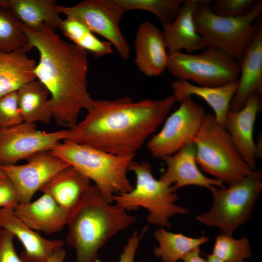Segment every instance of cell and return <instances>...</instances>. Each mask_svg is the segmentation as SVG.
I'll use <instances>...</instances> for the list:
<instances>
[{
    "label": "cell",
    "instance_id": "6da1fadb",
    "mask_svg": "<svg viewBox=\"0 0 262 262\" xmlns=\"http://www.w3.org/2000/svg\"><path fill=\"white\" fill-rule=\"evenodd\" d=\"M175 102L172 95L137 101L128 96L94 99L84 118L66 130L63 141L116 155H135L164 121Z\"/></svg>",
    "mask_w": 262,
    "mask_h": 262
},
{
    "label": "cell",
    "instance_id": "7a4b0ae2",
    "mask_svg": "<svg viewBox=\"0 0 262 262\" xmlns=\"http://www.w3.org/2000/svg\"><path fill=\"white\" fill-rule=\"evenodd\" d=\"M20 24L28 40L26 51L34 48L39 54L33 72L51 96L52 117L58 125L71 128L81 111H88L94 102L87 87V51L46 25L34 29Z\"/></svg>",
    "mask_w": 262,
    "mask_h": 262
},
{
    "label": "cell",
    "instance_id": "3957f363",
    "mask_svg": "<svg viewBox=\"0 0 262 262\" xmlns=\"http://www.w3.org/2000/svg\"><path fill=\"white\" fill-rule=\"evenodd\" d=\"M136 219L118 205L108 202L95 185H90L67 224L66 242L75 250L76 262H98L99 250Z\"/></svg>",
    "mask_w": 262,
    "mask_h": 262
},
{
    "label": "cell",
    "instance_id": "277c9868",
    "mask_svg": "<svg viewBox=\"0 0 262 262\" xmlns=\"http://www.w3.org/2000/svg\"><path fill=\"white\" fill-rule=\"evenodd\" d=\"M49 151L92 180L110 203L113 202L114 196L133 188L127 172L135 155H114L68 141L59 142Z\"/></svg>",
    "mask_w": 262,
    "mask_h": 262
},
{
    "label": "cell",
    "instance_id": "5b68a950",
    "mask_svg": "<svg viewBox=\"0 0 262 262\" xmlns=\"http://www.w3.org/2000/svg\"><path fill=\"white\" fill-rule=\"evenodd\" d=\"M193 143L197 165L223 183L233 184L253 170L244 161L229 132L213 114H205Z\"/></svg>",
    "mask_w": 262,
    "mask_h": 262
},
{
    "label": "cell",
    "instance_id": "8992f818",
    "mask_svg": "<svg viewBox=\"0 0 262 262\" xmlns=\"http://www.w3.org/2000/svg\"><path fill=\"white\" fill-rule=\"evenodd\" d=\"M211 0H200L194 14L198 33L207 46L221 49L238 63L255 38L259 25L254 22L262 12V1L259 0L246 15L240 17L220 16L211 8Z\"/></svg>",
    "mask_w": 262,
    "mask_h": 262
},
{
    "label": "cell",
    "instance_id": "52a82bcc",
    "mask_svg": "<svg viewBox=\"0 0 262 262\" xmlns=\"http://www.w3.org/2000/svg\"><path fill=\"white\" fill-rule=\"evenodd\" d=\"M129 170L135 175V187L128 192L114 196L113 202L127 211L145 208L148 213L147 222L162 227H170V217L188 213V209L175 203L179 196L172 186L153 177L149 162L133 160Z\"/></svg>",
    "mask_w": 262,
    "mask_h": 262
},
{
    "label": "cell",
    "instance_id": "ba28073f",
    "mask_svg": "<svg viewBox=\"0 0 262 262\" xmlns=\"http://www.w3.org/2000/svg\"><path fill=\"white\" fill-rule=\"evenodd\" d=\"M262 191V171L255 169L228 187L213 189L212 207L196 218L207 226L217 228L221 234L232 236L236 229L251 216Z\"/></svg>",
    "mask_w": 262,
    "mask_h": 262
},
{
    "label": "cell",
    "instance_id": "9c48e42d",
    "mask_svg": "<svg viewBox=\"0 0 262 262\" xmlns=\"http://www.w3.org/2000/svg\"><path fill=\"white\" fill-rule=\"evenodd\" d=\"M166 69L176 80L205 87H217L238 81L239 63L217 47L207 46L197 53L169 54Z\"/></svg>",
    "mask_w": 262,
    "mask_h": 262
},
{
    "label": "cell",
    "instance_id": "30bf717a",
    "mask_svg": "<svg viewBox=\"0 0 262 262\" xmlns=\"http://www.w3.org/2000/svg\"><path fill=\"white\" fill-rule=\"evenodd\" d=\"M205 114L203 107L191 97L183 99L167 116L161 130L147 141V147L152 156L162 160L193 143Z\"/></svg>",
    "mask_w": 262,
    "mask_h": 262
},
{
    "label": "cell",
    "instance_id": "8fae6325",
    "mask_svg": "<svg viewBox=\"0 0 262 262\" xmlns=\"http://www.w3.org/2000/svg\"><path fill=\"white\" fill-rule=\"evenodd\" d=\"M58 10L106 39L124 59L129 57V45L120 28L125 11L114 0H84L72 6L58 5Z\"/></svg>",
    "mask_w": 262,
    "mask_h": 262
},
{
    "label": "cell",
    "instance_id": "7c38bea8",
    "mask_svg": "<svg viewBox=\"0 0 262 262\" xmlns=\"http://www.w3.org/2000/svg\"><path fill=\"white\" fill-rule=\"evenodd\" d=\"M66 130L47 132L35 123L23 122L0 128V164L13 165L42 151H49L63 141Z\"/></svg>",
    "mask_w": 262,
    "mask_h": 262
},
{
    "label": "cell",
    "instance_id": "4fadbf2b",
    "mask_svg": "<svg viewBox=\"0 0 262 262\" xmlns=\"http://www.w3.org/2000/svg\"><path fill=\"white\" fill-rule=\"evenodd\" d=\"M21 165L0 164V168L14 185L20 203L31 201L41 187L56 174L71 166L49 151L36 153Z\"/></svg>",
    "mask_w": 262,
    "mask_h": 262
},
{
    "label": "cell",
    "instance_id": "5bb4252c",
    "mask_svg": "<svg viewBox=\"0 0 262 262\" xmlns=\"http://www.w3.org/2000/svg\"><path fill=\"white\" fill-rule=\"evenodd\" d=\"M262 105V96L253 95L240 110L234 111L229 109L224 122V127L244 161L252 170L256 169L257 159L254 128Z\"/></svg>",
    "mask_w": 262,
    "mask_h": 262
},
{
    "label": "cell",
    "instance_id": "9a60e30c",
    "mask_svg": "<svg viewBox=\"0 0 262 262\" xmlns=\"http://www.w3.org/2000/svg\"><path fill=\"white\" fill-rule=\"evenodd\" d=\"M134 63L147 76H158L166 69L169 54L163 31L146 21L139 26L134 41Z\"/></svg>",
    "mask_w": 262,
    "mask_h": 262
},
{
    "label": "cell",
    "instance_id": "2e32d148",
    "mask_svg": "<svg viewBox=\"0 0 262 262\" xmlns=\"http://www.w3.org/2000/svg\"><path fill=\"white\" fill-rule=\"evenodd\" d=\"M162 160L166 164L167 168L159 179L172 186L176 191L189 185L203 187L210 191L216 187H225L221 181L206 177L199 169L193 143Z\"/></svg>",
    "mask_w": 262,
    "mask_h": 262
},
{
    "label": "cell",
    "instance_id": "e0dca14e",
    "mask_svg": "<svg viewBox=\"0 0 262 262\" xmlns=\"http://www.w3.org/2000/svg\"><path fill=\"white\" fill-rule=\"evenodd\" d=\"M240 75L229 109L237 111L254 95L262 94V26L239 62Z\"/></svg>",
    "mask_w": 262,
    "mask_h": 262
},
{
    "label": "cell",
    "instance_id": "ac0fdd59",
    "mask_svg": "<svg viewBox=\"0 0 262 262\" xmlns=\"http://www.w3.org/2000/svg\"><path fill=\"white\" fill-rule=\"evenodd\" d=\"M0 229L11 232L22 244L19 256L22 262H47L57 248L64 246L60 240H49L30 228L15 214L12 209L0 208Z\"/></svg>",
    "mask_w": 262,
    "mask_h": 262
},
{
    "label": "cell",
    "instance_id": "d6986e66",
    "mask_svg": "<svg viewBox=\"0 0 262 262\" xmlns=\"http://www.w3.org/2000/svg\"><path fill=\"white\" fill-rule=\"evenodd\" d=\"M13 210L30 228L46 234L61 230L67 225L70 215L51 196L45 193L33 201L20 203Z\"/></svg>",
    "mask_w": 262,
    "mask_h": 262
},
{
    "label": "cell",
    "instance_id": "ffe728a7",
    "mask_svg": "<svg viewBox=\"0 0 262 262\" xmlns=\"http://www.w3.org/2000/svg\"><path fill=\"white\" fill-rule=\"evenodd\" d=\"M200 0H184L175 19L162 25L168 54L182 51L192 52L206 47L198 33L194 20V12Z\"/></svg>",
    "mask_w": 262,
    "mask_h": 262
},
{
    "label": "cell",
    "instance_id": "44dd1931",
    "mask_svg": "<svg viewBox=\"0 0 262 262\" xmlns=\"http://www.w3.org/2000/svg\"><path fill=\"white\" fill-rule=\"evenodd\" d=\"M90 180L72 166L61 170L40 189L70 213L77 207L90 186Z\"/></svg>",
    "mask_w": 262,
    "mask_h": 262
},
{
    "label": "cell",
    "instance_id": "7402d4cb",
    "mask_svg": "<svg viewBox=\"0 0 262 262\" xmlns=\"http://www.w3.org/2000/svg\"><path fill=\"white\" fill-rule=\"evenodd\" d=\"M176 102L193 95L203 99L214 111L217 121L224 126L226 115L235 93L237 82L217 87L200 86L185 80L171 82Z\"/></svg>",
    "mask_w": 262,
    "mask_h": 262
},
{
    "label": "cell",
    "instance_id": "603a6c76",
    "mask_svg": "<svg viewBox=\"0 0 262 262\" xmlns=\"http://www.w3.org/2000/svg\"><path fill=\"white\" fill-rule=\"evenodd\" d=\"M36 65L35 60L29 58L24 49L0 50V98L35 80Z\"/></svg>",
    "mask_w": 262,
    "mask_h": 262
},
{
    "label": "cell",
    "instance_id": "cb8c5ba5",
    "mask_svg": "<svg viewBox=\"0 0 262 262\" xmlns=\"http://www.w3.org/2000/svg\"><path fill=\"white\" fill-rule=\"evenodd\" d=\"M8 9L19 23L36 29L46 25L54 31L62 19L54 0H8Z\"/></svg>",
    "mask_w": 262,
    "mask_h": 262
},
{
    "label": "cell",
    "instance_id": "d4e9b609",
    "mask_svg": "<svg viewBox=\"0 0 262 262\" xmlns=\"http://www.w3.org/2000/svg\"><path fill=\"white\" fill-rule=\"evenodd\" d=\"M17 94L23 122H50L52 118L48 98L50 94L42 83L36 80L29 82L17 91Z\"/></svg>",
    "mask_w": 262,
    "mask_h": 262
},
{
    "label": "cell",
    "instance_id": "484cf974",
    "mask_svg": "<svg viewBox=\"0 0 262 262\" xmlns=\"http://www.w3.org/2000/svg\"><path fill=\"white\" fill-rule=\"evenodd\" d=\"M154 235L159 244L154 248V254L163 262H177L209 240L204 235L192 238L181 233H173L162 228L155 230Z\"/></svg>",
    "mask_w": 262,
    "mask_h": 262
},
{
    "label": "cell",
    "instance_id": "4316f807",
    "mask_svg": "<svg viewBox=\"0 0 262 262\" xmlns=\"http://www.w3.org/2000/svg\"><path fill=\"white\" fill-rule=\"evenodd\" d=\"M59 29L74 45L91 52L96 58L114 52L110 42L100 40L84 25L72 17L62 19Z\"/></svg>",
    "mask_w": 262,
    "mask_h": 262
},
{
    "label": "cell",
    "instance_id": "83f0119b",
    "mask_svg": "<svg viewBox=\"0 0 262 262\" xmlns=\"http://www.w3.org/2000/svg\"><path fill=\"white\" fill-rule=\"evenodd\" d=\"M125 12L141 10L153 14L162 25L171 23L177 16L184 0H114Z\"/></svg>",
    "mask_w": 262,
    "mask_h": 262
},
{
    "label": "cell",
    "instance_id": "f1b7e54d",
    "mask_svg": "<svg viewBox=\"0 0 262 262\" xmlns=\"http://www.w3.org/2000/svg\"><path fill=\"white\" fill-rule=\"evenodd\" d=\"M28 41L20 23L15 16L8 8L0 7V50L12 52L24 49L26 51Z\"/></svg>",
    "mask_w": 262,
    "mask_h": 262
},
{
    "label": "cell",
    "instance_id": "f546056e",
    "mask_svg": "<svg viewBox=\"0 0 262 262\" xmlns=\"http://www.w3.org/2000/svg\"><path fill=\"white\" fill-rule=\"evenodd\" d=\"M212 254L223 262H245L251 255V246L245 236L237 239L220 234L215 236Z\"/></svg>",
    "mask_w": 262,
    "mask_h": 262
},
{
    "label": "cell",
    "instance_id": "4dcf8cb0",
    "mask_svg": "<svg viewBox=\"0 0 262 262\" xmlns=\"http://www.w3.org/2000/svg\"><path fill=\"white\" fill-rule=\"evenodd\" d=\"M23 122L18 105L17 91L0 98V128L10 127Z\"/></svg>",
    "mask_w": 262,
    "mask_h": 262
},
{
    "label": "cell",
    "instance_id": "1f68e13d",
    "mask_svg": "<svg viewBox=\"0 0 262 262\" xmlns=\"http://www.w3.org/2000/svg\"><path fill=\"white\" fill-rule=\"evenodd\" d=\"M256 0H216L211 4L216 15L230 17H240L247 14L257 4Z\"/></svg>",
    "mask_w": 262,
    "mask_h": 262
},
{
    "label": "cell",
    "instance_id": "d6a6232c",
    "mask_svg": "<svg viewBox=\"0 0 262 262\" xmlns=\"http://www.w3.org/2000/svg\"><path fill=\"white\" fill-rule=\"evenodd\" d=\"M20 203L18 193L6 176L0 178V208L14 209Z\"/></svg>",
    "mask_w": 262,
    "mask_h": 262
},
{
    "label": "cell",
    "instance_id": "836d02e7",
    "mask_svg": "<svg viewBox=\"0 0 262 262\" xmlns=\"http://www.w3.org/2000/svg\"><path fill=\"white\" fill-rule=\"evenodd\" d=\"M14 237L10 231L0 229V262H22L16 251Z\"/></svg>",
    "mask_w": 262,
    "mask_h": 262
},
{
    "label": "cell",
    "instance_id": "e575fe53",
    "mask_svg": "<svg viewBox=\"0 0 262 262\" xmlns=\"http://www.w3.org/2000/svg\"><path fill=\"white\" fill-rule=\"evenodd\" d=\"M144 228L140 232L134 231L128 239L119 260L116 262H134L135 254L141 238L147 230Z\"/></svg>",
    "mask_w": 262,
    "mask_h": 262
},
{
    "label": "cell",
    "instance_id": "d590c367",
    "mask_svg": "<svg viewBox=\"0 0 262 262\" xmlns=\"http://www.w3.org/2000/svg\"><path fill=\"white\" fill-rule=\"evenodd\" d=\"M182 260L184 262H206V260L200 255L199 247L187 254Z\"/></svg>",
    "mask_w": 262,
    "mask_h": 262
},
{
    "label": "cell",
    "instance_id": "8d00e7d4",
    "mask_svg": "<svg viewBox=\"0 0 262 262\" xmlns=\"http://www.w3.org/2000/svg\"><path fill=\"white\" fill-rule=\"evenodd\" d=\"M66 251L63 246L56 249L47 262H64Z\"/></svg>",
    "mask_w": 262,
    "mask_h": 262
},
{
    "label": "cell",
    "instance_id": "74e56055",
    "mask_svg": "<svg viewBox=\"0 0 262 262\" xmlns=\"http://www.w3.org/2000/svg\"><path fill=\"white\" fill-rule=\"evenodd\" d=\"M262 135H260L256 143H255V152L256 158L262 157Z\"/></svg>",
    "mask_w": 262,
    "mask_h": 262
},
{
    "label": "cell",
    "instance_id": "f35d334b",
    "mask_svg": "<svg viewBox=\"0 0 262 262\" xmlns=\"http://www.w3.org/2000/svg\"><path fill=\"white\" fill-rule=\"evenodd\" d=\"M207 258L206 262H223L212 254L207 255Z\"/></svg>",
    "mask_w": 262,
    "mask_h": 262
},
{
    "label": "cell",
    "instance_id": "ab89813d",
    "mask_svg": "<svg viewBox=\"0 0 262 262\" xmlns=\"http://www.w3.org/2000/svg\"><path fill=\"white\" fill-rule=\"evenodd\" d=\"M9 2L7 0H0V7L8 8Z\"/></svg>",
    "mask_w": 262,
    "mask_h": 262
},
{
    "label": "cell",
    "instance_id": "60d3db41",
    "mask_svg": "<svg viewBox=\"0 0 262 262\" xmlns=\"http://www.w3.org/2000/svg\"><path fill=\"white\" fill-rule=\"evenodd\" d=\"M6 175L4 173V172L2 171V170L0 168V178H2L4 177H5Z\"/></svg>",
    "mask_w": 262,
    "mask_h": 262
}]
</instances>
